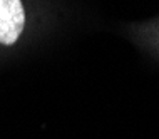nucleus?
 Segmentation results:
<instances>
[{"label":"nucleus","mask_w":159,"mask_h":139,"mask_svg":"<svg viewBox=\"0 0 159 139\" xmlns=\"http://www.w3.org/2000/svg\"><path fill=\"white\" fill-rule=\"evenodd\" d=\"M25 14L20 0H0V44L10 45L20 37Z\"/></svg>","instance_id":"f257e3e1"}]
</instances>
